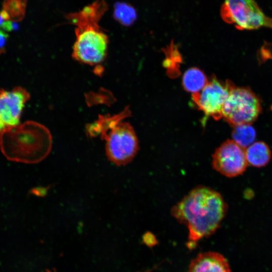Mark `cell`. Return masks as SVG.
Listing matches in <instances>:
<instances>
[{"label":"cell","mask_w":272,"mask_h":272,"mask_svg":"<svg viewBox=\"0 0 272 272\" xmlns=\"http://www.w3.org/2000/svg\"><path fill=\"white\" fill-rule=\"evenodd\" d=\"M227 206L217 191L205 186L195 187L171 209V214L188 230L187 246L194 248L201 239L219 227Z\"/></svg>","instance_id":"1"},{"label":"cell","mask_w":272,"mask_h":272,"mask_svg":"<svg viewBox=\"0 0 272 272\" xmlns=\"http://www.w3.org/2000/svg\"><path fill=\"white\" fill-rule=\"evenodd\" d=\"M108 9L105 0H96L77 12L65 14V19L76 26L73 51L75 59L90 65L104 59L108 38L99 23Z\"/></svg>","instance_id":"2"},{"label":"cell","mask_w":272,"mask_h":272,"mask_svg":"<svg viewBox=\"0 0 272 272\" xmlns=\"http://www.w3.org/2000/svg\"><path fill=\"white\" fill-rule=\"evenodd\" d=\"M0 135L2 152L10 160L37 163L44 159L51 150L50 133L45 127L34 122L9 127Z\"/></svg>","instance_id":"3"},{"label":"cell","mask_w":272,"mask_h":272,"mask_svg":"<svg viewBox=\"0 0 272 272\" xmlns=\"http://www.w3.org/2000/svg\"><path fill=\"white\" fill-rule=\"evenodd\" d=\"M126 113L113 116H101L88 132L91 136L100 135L105 142V149L108 160L117 166L130 162L139 150V142L133 127L122 119Z\"/></svg>","instance_id":"4"},{"label":"cell","mask_w":272,"mask_h":272,"mask_svg":"<svg viewBox=\"0 0 272 272\" xmlns=\"http://www.w3.org/2000/svg\"><path fill=\"white\" fill-rule=\"evenodd\" d=\"M260 111L259 99L249 88L234 86L224 103L222 117L233 126L251 124Z\"/></svg>","instance_id":"5"},{"label":"cell","mask_w":272,"mask_h":272,"mask_svg":"<svg viewBox=\"0 0 272 272\" xmlns=\"http://www.w3.org/2000/svg\"><path fill=\"white\" fill-rule=\"evenodd\" d=\"M220 14L225 22L238 29H272V18L264 14L254 0H224Z\"/></svg>","instance_id":"6"},{"label":"cell","mask_w":272,"mask_h":272,"mask_svg":"<svg viewBox=\"0 0 272 272\" xmlns=\"http://www.w3.org/2000/svg\"><path fill=\"white\" fill-rule=\"evenodd\" d=\"M233 87L231 82H222L213 77L200 92L192 94V101L207 116L219 119L222 117L224 103Z\"/></svg>","instance_id":"7"},{"label":"cell","mask_w":272,"mask_h":272,"mask_svg":"<svg viewBox=\"0 0 272 272\" xmlns=\"http://www.w3.org/2000/svg\"><path fill=\"white\" fill-rule=\"evenodd\" d=\"M213 168L221 174L234 177L243 174L248 165L243 148L233 140L222 143L212 156Z\"/></svg>","instance_id":"8"},{"label":"cell","mask_w":272,"mask_h":272,"mask_svg":"<svg viewBox=\"0 0 272 272\" xmlns=\"http://www.w3.org/2000/svg\"><path fill=\"white\" fill-rule=\"evenodd\" d=\"M30 95L25 89L16 87L11 91L0 90V117L8 127L17 126Z\"/></svg>","instance_id":"9"},{"label":"cell","mask_w":272,"mask_h":272,"mask_svg":"<svg viewBox=\"0 0 272 272\" xmlns=\"http://www.w3.org/2000/svg\"><path fill=\"white\" fill-rule=\"evenodd\" d=\"M187 272H231L227 260L215 252L199 254L192 259Z\"/></svg>","instance_id":"10"},{"label":"cell","mask_w":272,"mask_h":272,"mask_svg":"<svg viewBox=\"0 0 272 272\" xmlns=\"http://www.w3.org/2000/svg\"><path fill=\"white\" fill-rule=\"evenodd\" d=\"M245 151L248 164L255 167L265 166L271 158L270 149L263 142H254L246 148Z\"/></svg>","instance_id":"11"},{"label":"cell","mask_w":272,"mask_h":272,"mask_svg":"<svg viewBox=\"0 0 272 272\" xmlns=\"http://www.w3.org/2000/svg\"><path fill=\"white\" fill-rule=\"evenodd\" d=\"M208 80L202 71L192 67L187 70L182 78V84L184 89L192 94L200 92L205 87Z\"/></svg>","instance_id":"12"},{"label":"cell","mask_w":272,"mask_h":272,"mask_svg":"<svg viewBox=\"0 0 272 272\" xmlns=\"http://www.w3.org/2000/svg\"><path fill=\"white\" fill-rule=\"evenodd\" d=\"M234 127L232 140L240 146L245 149L254 142L256 131L251 124H241Z\"/></svg>","instance_id":"13"},{"label":"cell","mask_w":272,"mask_h":272,"mask_svg":"<svg viewBox=\"0 0 272 272\" xmlns=\"http://www.w3.org/2000/svg\"><path fill=\"white\" fill-rule=\"evenodd\" d=\"M113 16L116 21L125 26L131 25L137 19L134 8L124 2H116L114 4Z\"/></svg>","instance_id":"14"},{"label":"cell","mask_w":272,"mask_h":272,"mask_svg":"<svg viewBox=\"0 0 272 272\" xmlns=\"http://www.w3.org/2000/svg\"><path fill=\"white\" fill-rule=\"evenodd\" d=\"M27 0H4L3 9L8 15L10 21H20L26 13Z\"/></svg>","instance_id":"15"},{"label":"cell","mask_w":272,"mask_h":272,"mask_svg":"<svg viewBox=\"0 0 272 272\" xmlns=\"http://www.w3.org/2000/svg\"><path fill=\"white\" fill-rule=\"evenodd\" d=\"M9 35L4 31L0 29V54L5 51V46L6 45Z\"/></svg>","instance_id":"16"},{"label":"cell","mask_w":272,"mask_h":272,"mask_svg":"<svg viewBox=\"0 0 272 272\" xmlns=\"http://www.w3.org/2000/svg\"><path fill=\"white\" fill-rule=\"evenodd\" d=\"M10 21V18L7 13L3 10L0 11V29H3L7 22Z\"/></svg>","instance_id":"17"},{"label":"cell","mask_w":272,"mask_h":272,"mask_svg":"<svg viewBox=\"0 0 272 272\" xmlns=\"http://www.w3.org/2000/svg\"><path fill=\"white\" fill-rule=\"evenodd\" d=\"M5 129V124L2 121L1 117H0V134L1 133L4 131V130Z\"/></svg>","instance_id":"18"}]
</instances>
